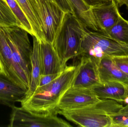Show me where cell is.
Returning <instances> with one entry per match:
<instances>
[{"mask_svg": "<svg viewBox=\"0 0 128 127\" xmlns=\"http://www.w3.org/2000/svg\"><path fill=\"white\" fill-rule=\"evenodd\" d=\"M78 65L67 66L60 74L50 83L37 88L32 95L20 102L21 107L32 112L57 113L59 101L71 88L78 71Z\"/></svg>", "mask_w": 128, "mask_h": 127, "instance_id": "obj_1", "label": "cell"}, {"mask_svg": "<svg viewBox=\"0 0 128 127\" xmlns=\"http://www.w3.org/2000/svg\"><path fill=\"white\" fill-rule=\"evenodd\" d=\"M2 27L12 50L15 74L21 85L28 89L30 83L32 50L28 33L18 26Z\"/></svg>", "mask_w": 128, "mask_h": 127, "instance_id": "obj_2", "label": "cell"}, {"mask_svg": "<svg viewBox=\"0 0 128 127\" xmlns=\"http://www.w3.org/2000/svg\"><path fill=\"white\" fill-rule=\"evenodd\" d=\"M86 29L75 15L65 13L52 44L65 66L68 60L80 55L81 42Z\"/></svg>", "mask_w": 128, "mask_h": 127, "instance_id": "obj_3", "label": "cell"}, {"mask_svg": "<svg viewBox=\"0 0 128 127\" xmlns=\"http://www.w3.org/2000/svg\"><path fill=\"white\" fill-rule=\"evenodd\" d=\"M106 55L110 57L128 55V44L118 43L98 31L86 29L81 42L80 56L90 57L97 62Z\"/></svg>", "mask_w": 128, "mask_h": 127, "instance_id": "obj_4", "label": "cell"}, {"mask_svg": "<svg viewBox=\"0 0 128 127\" xmlns=\"http://www.w3.org/2000/svg\"><path fill=\"white\" fill-rule=\"evenodd\" d=\"M30 1L42 24L45 42L53 44L66 12L54 1Z\"/></svg>", "mask_w": 128, "mask_h": 127, "instance_id": "obj_5", "label": "cell"}, {"mask_svg": "<svg viewBox=\"0 0 128 127\" xmlns=\"http://www.w3.org/2000/svg\"><path fill=\"white\" fill-rule=\"evenodd\" d=\"M11 109L9 127H72L57 113H34L15 106Z\"/></svg>", "mask_w": 128, "mask_h": 127, "instance_id": "obj_6", "label": "cell"}, {"mask_svg": "<svg viewBox=\"0 0 128 127\" xmlns=\"http://www.w3.org/2000/svg\"><path fill=\"white\" fill-rule=\"evenodd\" d=\"M95 104L74 109L58 110L57 113L78 127H112L110 117Z\"/></svg>", "mask_w": 128, "mask_h": 127, "instance_id": "obj_7", "label": "cell"}, {"mask_svg": "<svg viewBox=\"0 0 128 127\" xmlns=\"http://www.w3.org/2000/svg\"><path fill=\"white\" fill-rule=\"evenodd\" d=\"M100 100L91 88H70L61 98L56 112L91 106Z\"/></svg>", "mask_w": 128, "mask_h": 127, "instance_id": "obj_8", "label": "cell"}, {"mask_svg": "<svg viewBox=\"0 0 128 127\" xmlns=\"http://www.w3.org/2000/svg\"><path fill=\"white\" fill-rule=\"evenodd\" d=\"M80 56L78 71L71 88H92L101 83L97 64L90 57Z\"/></svg>", "mask_w": 128, "mask_h": 127, "instance_id": "obj_9", "label": "cell"}, {"mask_svg": "<svg viewBox=\"0 0 128 127\" xmlns=\"http://www.w3.org/2000/svg\"><path fill=\"white\" fill-rule=\"evenodd\" d=\"M91 7L98 31L102 34L116 24L120 15L118 7L114 0L109 3Z\"/></svg>", "mask_w": 128, "mask_h": 127, "instance_id": "obj_10", "label": "cell"}, {"mask_svg": "<svg viewBox=\"0 0 128 127\" xmlns=\"http://www.w3.org/2000/svg\"><path fill=\"white\" fill-rule=\"evenodd\" d=\"M28 90L0 72V104L12 108L24 99Z\"/></svg>", "mask_w": 128, "mask_h": 127, "instance_id": "obj_11", "label": "cell"}, {"mask_svg": "<svg viewBox=\"0 0 128 127\" xmlns=\"http://www.w3.org/2000/svg\"><path fill=\"white\" fill-rule=\"evenodd\" d=\"M42 75L62 72L67 66L62 63L53 45L46 42H40Z\"/></svg>", "mask_w": 128, "mask_h": 127, "instance_id": "obj_12", "label": "cell"}, {"mask_svg": "<svg viewBox=\"0 0 128 127\" xmlns=\"http://www.w3.org/2000/svg\"><path fill=\"white\" fill-rule=\"evenodd\" d=\"M96 63L101 83L114 81L128 85V75L117 68L112 57L107 55L104 56Z\"/></svg>", "mask_w": 128, "mask_h": 127, "instance_id": "obj_13", "label": "cell"}, {"mask_svg": "<svg viewBox=\"0 0 128 127\" xmlns=\"http://www.w3.org/2000/svg\"><path fill=\"white\" fill-rule=\"evenodd\" d=\"M0 72L9 78L14 82L22 87L15 74L14 69L12 50L4 28L1 26H0Z\"/></svg>", "mask_w": 128, "mask_h": 127, "instance_id": "obj_14", "label": "cell"}, {"mask_svg": "<svg viewBox=\"0 0 128 127\" xmlns=\"http://www.w3.org/2000/svg\"><path fill=\"white\" fill-rule=\"evenodd\" d=\"M96 96L100 100L109 99L123 102L128 95L126 85L117 81L100 83L92 88Z\"/></svg>", "mask_w": 128, "mask_h": 127, "instance_id": "obj_15", "label": "cell"}, {"mask_svg": "<svg viewBox=\"0 0 128 127\" xmlns=\"http://www.w3.org/2000/svg\"><path fill=\"white\" fill-rule=\"evenodd\" d=\"M33 37V44L31 56V74L30 86L25 98L28 97L35 91L39 85L42 75V65L40 53V42L34 36Z\"/></svg>", "mask_w": 128, "mask_h": 127, "instance_id": "obj_16", "label": "cell"}, {"mask_svg": "<svg viewBox=\"0 0 128 127\" xmlns=\"http://www.w3.org/2000/svg\"><path fill=\"white\" fill-rule=\"evenodd\" d=\"M32 27L34 36L40 42H45L42 27L30 0H16Z\"/></svg>", "mask_w": 128, "mask_h": 127, "instance_id": "obj_17", "label": "cell"}, {"mask_svg": "<svg viewBox=\"0 0 128 127\" xmlns=\"http://www.w3.org/2000/svg\"><path fill=\"white\" fill-rule=\"evenodd\" d=\"M74 9V15L86 27L94 31H98L91 7L83 0H69Z\"/></svg>", "mask_w": 128, "mask_h": 127, "instance_id": "obj_18", "label": "cell"}, {"mask_svg": "<svg viewBox=\"0 0 128 127\" xmlns=\"http://www.w3.org/2000/svg\"><path fill=\"white\" fill-rule=\"evenodd\" d=\"M103 34L118 43L128 44V21L120 14L116 24Z\"/></svg>", "mask_w": 128, "mask_h": 127, "instance_id": "obj_19", "label": "cell"}, {"mask_svg": "<svg viewBox=\"0 0 128 127\" xmlns=\"http://www.w3.org/2000/svg\"><path fill=\"white\" fill-rule=\"evenodd\" d=\"M10 8L16 17L20 27L27 31L32 36L34 34L31 25L24 12L16 0H6Z\"/></svg>", "mask_w": 128, "mask_h": 127, "instance_id": "obj_20", "label": "cell"}, {"mask_svg": "<svg viewBox=\"0 0 128 127\" xmlns=\"http://www.w3.org/2000/svg\"><path fill=\"white\" fill-rule=\"evenodd\" d=\"M0 26L3 27H20L16 17L6 0H0Z\"/></svg>", "mask_w": 128, "mask_h": 127, "instance_id": "obj_21", "label": "cell"}, {"mask_svg": "<svg viewBox=\"0 0 128 127\" xmlns=\"http://www.w3.org/2000/svg\"><path fill=\"white\" fill-rule=\"evenodd\" d=\"M110 117L112 120V127H128V104Z\"/></svg>", "mask_w": 128, "mask_h": 127, "instance_id": "obj_22", "label": "cell"}, {"mask_svg": "<svg viewBox=\"0 0 128 127\" xmlns=\"http://www.w3.org/2000/svg\"><path fill=\"white\" fill-rule=\"evenodd\" d=\"M113 61L117 68L128 76V55L112 57Z\"/></svg>", "mask_w": 128, "mask_h": 127, "instance_id": "obj_23", "label": "cell"}, {"mask_svg": "<svg viewBox=\"0 0 128 127\" xmlns=\"http://www.w3.org/2000/svg\"><path fill=\"white\" fill-rule=\"evenodd\" d=\"M61 72L58 73V74H51L45 75H42L40 78L39 85L38 88L42 87L45 85L50 83L52 81H53L58 78Z\"/></svg>", "mask_w": 128, "mask_h": 127, "instance_id": "obj_24", "label": "cell"}, {"mask_svg": "<svg viewBox=\"0 0 128 127\" xmlns=\"http://www.w3.org/2000/svg\"><path fill=\"white\" fill-rule=\"evenodd\" d=\"M58 5L66 13L74 14V9L69 0H54Z\"/></svg>", "mask_w": 128, "mask_h": 127, "instance_id": "obj_25", "label": "cell"}, {"mask_svg": "<svg viewBox=\"0 0 128 127\" xmlns=\"http://www.w3.org/2000/svg\"><path fill=\"white\" fill-rule=\"evenodd\" d=\"M83 1L87 5L92 7L109 3L112 2V0H83Z\"/></svg>", "mask_w": 128, "mask_h": 127, "instance_id": "obj_26", "label": "cell"}, {"mask_svg": "<svg viewBox=\"0 0 128 127\" xmlns=\"http://www.w3.org/2000/svg\"><path fill=\"white\" fill-rule=\"evenodd\" d=\"M114 1L117 4L118 7L124 4L125 0H114Z\"/></svg>", "mask_w": 128, "mask_h": 127, "instance_id": "obj_27", "label": "cell"}, {"mask_svg": "<svg viewBox=\"0 0 128 127\" xmlns=\"http://www.w3.org/2000/svg\"><path fill=\"white\" fill-rule=\"evenodd\" d=\"M123 102L125 103V104H128V95L126 97V98H125Z\"/></svg>", "mask_w": 128, "mask_h": 127, "instance_id": "obj_28", "label": "cell"}, {"mask_svg": "<svg viewBox=\"0 0 128 127\" xmlns=\"http://www.w3.org/2000/svg\"><path fill=\"white\" fill-rule=\"evenodd\" d=\"M124 4L127 6V7L128 8V0H125Z\"/></svg>", "mask_w": 128, "mask_h": 127, "instance_id": "obj_29", "label": "cell"}, {"mask_svg": "<svg viewBox=\"0 0 128 127\" xmlns=\"http://www.w3.org/2000/svg\"><path fill=\"white\" fill-rule=\"evenodd\" d=\"M126 85V87H127V89H128V85Z\"/></svg>", "mask_w": 128, "mask_h": 127, "instance_id": "obj_30", "label": "cell"}, {"mask_svg": "<svg viewBox=\"0 0 128 127\" xmlns=\"http://www.w3.org/2000/svg\"><path fill=\"white\" fill-rule=\"evenodd\" d=\"M52 0L54 1V0Z\"/></svg>", "mask_w": 128, "mask_h": 127, "instance_id": "obj_31", "label": "cell"}]
</instances>
